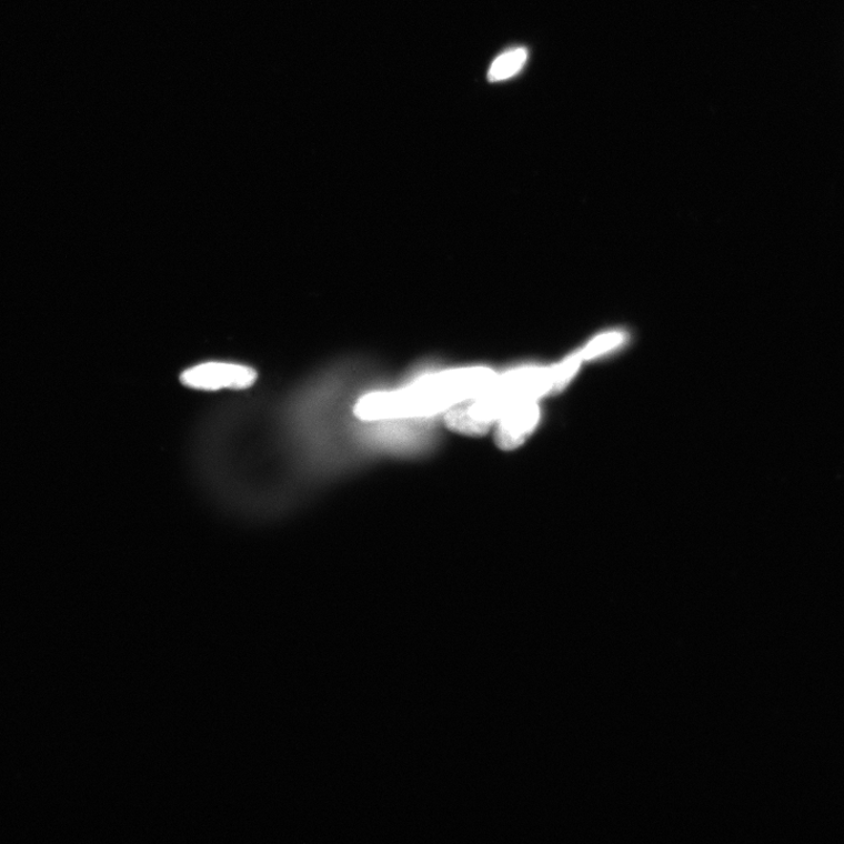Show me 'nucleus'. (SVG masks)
<instances>
[{"label": "nucleus", "mask_w": 844, "mask_h": 844, "mask_svg": "<svg viewBox=\"0 0 844 844\" xmlns=\"http://www.w3.org/2000/svg\"><path fill=\"white\" fill-rule=\"evenodd\" d=\"M496 375L492 369L484 366L425 374L404 389L364 395L358 401L354 413L365 421L429 418L448 413L488 389Z\"/></svg>", "instance_id": "f257e3e1"}, {"label": "nucleus", "mask_w": 844, "mask_h": 844, "mask_svg": "<svg viewBox=\"0 0 844 844\" xmlns=\"http://www.w3.org/2000/svg\"><path fill=\"white\" fill-rule=\"evenodd\" d=\"M570 379L572 373L563 363L554 368H522L498 374L488 389L446 413V426L463 435H484L512 408L559 391Z\"/></svg>", "instance_id": "f03ea898"}, {"label": "nucleus", "mask_w": 844, "mask_h": 844, "mask_svg": "<svg viewBox=\"0 0 844 844\" xmlns=\"http://www.w3.org/2000/svg\"><path fill=\"white\" fill-rule=\"evenodd\" d=\"M258 372L250 366L208 362L187 369L180 376L181 383L199 391L245 390L257 383Z\"/></svg>", "instance_id": "7ed1b4c3"}, {"label": "nucleus", "mask_w": 844, "mask_h": 844, "mask_svg": "<svg viewBox=\"0 0 844 844\" xmlns=\"http://www.w3.org/2000/svg\"><path fill=\"white\" fill-rule=\"evenodd\" d=\"M540 420L536 401H525L504 413L495 424L496 445L503 451L519 449L535 430Z\"/></svg>", "instance_id": "20e7f679"}, {"label": "nucleus", "mask_w": 844, "mask_h": 844, "mask_svg": "<svg viewBox=\"0 0 844 844\" xmlns=\"http://www.w3.org/2000/svg\"><path fill=\"white\" fill-rule=\"evenodd\" d=\"M528 52L524 49H515L501 54L492 63L489 72L490 81L498 82L514 77L522 70Z\"/></svg>", "instance_id": "39448f33"}, {"label": "nucleus", "mask_w": 844, "mask_h": 844, "mask_svg": "<svg viewBox=\"0 0 844 844\" xmlns=\"http://www.w3.org/2000/svg\"><path fill=\"white\" fill-rule=\"evenodd\" d=\"M624 340V334L621 332L604 334L593 343H590L583 351H581L583 359H590L597 356L612 348L620 345Z\"/></svg>", "instance_id": "423d86ee"}]
</instances>
